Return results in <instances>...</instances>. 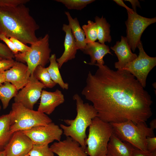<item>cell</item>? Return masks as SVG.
Listing matches in <instances>:
<instances>
[{
	"instance_id": "cell-35",
	"label": "cell",
	"mask_w": 156,
	"mask_h": 156,
	"mask_svg": "<svg viewBox=\"0 0 156 156\" xmlns=\"http://www.w3.org/2000/svg\"><path fill=\"white\" fill-rule=\"evenodd\" d=\"M131 156H156V151L150 152L148 150L142 151L135 148Z\"/></svg>"
},
{
	"instance_id": "cell-17",
	"label": "cell",
	"mask_w": 156,
	"mask_h": 156,
	"mask_svg": "<svg viewBox=\"0 0 156 156\" xmlns=\"http://www.w3.org/2000/svg\"><path fill=\"white\" fill-rule=\"evenodd\" d=\"M62 30L65 33L64 42V49L61 56L56 59L60 69L61 68L64 63L75 58L78 50L69 25L64 24Z\"/></svg>"
},
{
	"instance_id": "cell-12",
	"label": "cell",
	"mask_w": 156,
	"mask_h": 156,
	"mask_svg": "<svg viewBox=\"0 0 156 156\" xmlns=\"http://www.w3.org/2000/svg\"><path fill=\"white\" fill-rule=\"evenodd\" d=\"M33 145L22 131H17L13 133L3 151L5 156H24L28 155Z\"/></svg>"
},
{
	"instance_id": "cell-22",
	"label": "cell",
	"mask_w": 156,
	"mask_h": 156,
	"mask_svg": "<svg viewBox=\"0 0 156 156\" xmlns=\"http://www.w3.org/2000/svg\"><path fill=\"white\" fill-rule=\"evenodd\" d=\"M49 62L50 64L47 68L52 80L56 84L59 85L62 89L68 90L69 85L67 83L64 82L62 79L55 54L51 55Z\"/></svg>"
},
{
	"instance_id": "cell-44",
	"label": "cell",
	"mask_w": 156,
	"mask_h": 156,
	"mask_svg": "<svg viewBox=\"0 0 156 156\" xmlns=\"http://www.w3.org/2000/svg\"></svg>"
},
{
	"instance_id": "cell-24",
	"label": "cell",
	"mask_w": 156,
	"mask_h": 156,
	"mask_svg": "<svg viewBox=\"0 0 156 156\" xmlns=\"http://www.w3.org/2000/svg\"><path fill=\"white\" fill-rule=\"evenodd\" d=\"M18 91L16 87L9 82L5 81L0 84V101L3 109L8 107L10 100L16 96Z\"/></svg>"
},
{
	"instance_id": "cell-32",
	"label": "cell",
	"mask_w": 156,
	"mask_h": 156,
	"mask_svg": "<svg viewBox=\"0 0 156 156\" xmlns=\"http://www.w3.org/2000/svg\"><path fill=\"white\" fill-rule=\"evenodd\" d=\"M16 61L13 59L0 60V73L10 68L15 64Z\"/></svg>"
},
{
	"instance_id": "cell-18",
	"label": "cell",
	"mask_w": 156,
	"mask_h": 156,
	"mask_svg": "<svg viewBox=\"0 0 156 156\" xmlns=\"http://www.w3.org/2000/svg\"><path fill=\"white\" fill-rule=\"evenodd\" d=\"M135 148L123 141L114 133L111 135L107 149V156H131Z\"/></svg>"
},
{
	"instance_id": "cell-36",
	"label": "cell",
	"mask_w": 156,
	"mask_h": 156,
	"mask_svg": "<svg viewBox=\"0 0 156 156\" xmlns=\"http://www.w3.org/2000/svg\"><path fill=\"white\" fill-rule=\"evenodd\" d=\"M113 1L116 2L118 5L125 8L127 11L130 13H133L134 12L133 10L128 7L122 0H114Z\"/></svg>"
},
{
	"instance_id": "cell-31",
	"label": "cell",
	"mask_w": 156,
	"mask_h": 156,
	"mask_svg": "<svg viewBox=\"0 0 156 156\" xmlns=\"http://www.w3.org/2000/svg\"><path fill=\"white\" fill-rule=\"evenodd\" d=\"M9 39L13 43L18 52H23L29 51L31 48L26 44L14 38H10Z\"/></svg>"
},
{
	"instance_id": "cell-21",
	"label": "cell",
	"mask_w": 156,
	"mask_h": 156,
	"mask_svg": "<svg viewBox=\"0 0 156 156\" xmlns=\"http://www.w3.org/2000/svg\"><path fill=\"white\" fill-rule=\"evenodd\" d=\"M10 127V113L0 116V151H3L12 135Z\"/></svg>"
},
{
	"instance_id": "cell-5",
	"label": "cell",
	"mask_w": 156,
	"mask_h": 156,
	"mask_svg": "<svg viewBox=\"0 0 156 156\" xmlns=\"http://www.w3.org/2000/svg\"><path fill=\"white\" fill-rule=\"evenodd\" d=\"M114 133L122 141L135 148L147 150L146 140L148 137L155 136L154 130L148 127L146 122L137 124L128 120L118 123H111Z\"/></svg>"
},
{
	"instance_id": "cell-7",
	"label": "cell",
	"mask_w": 156,
	"mask_h": 156,
	"mask_svg": "<svg viewBox=\"0 0 156 156\" xmlns=\"http://www.w3.org/2000/svg\"><path fill=\"white\" fill-rule=\"evenodd\" d=\"M49 34H47L31 44L29 51L19 52L14 55L16 61L27 63L31 75L37 66L40 65L45 67L49 62L51 51L49 47Z\"/></svg>"
},
{
	"instance_id": "cell-8",
	"label": "cell",
	"mask_w": 156,
	"mask_h": 156,
	"mask_svg": "<svg viewBox=\"0 0 156 156\" xmlns=\"http://www.w3.org/2000/svg\"><path fill=\"white\" fill-rule=\"evenodd\" d=\"M137 48L139 51L138 56L127 64L122 70H126L131 73L144 88L148 75L156 65V57H150L146 53L141 41Z\"/></svg>"
},
{
	"instance_id": "cell-34",
	"label": "cell",
	"mask_w": 156,
	"mask_h": 156,
	"mask_svg": "<svg viewBox=\"0 0 156 156\" xmlns=\"http://www.w3.org/2000/svg\"><path fill=\"white\" fill-rule=\"evenodd\" d=\"M147 150L150 152L156 151V137H148L146 140Z\"/></svg>"
},
{
	"instance_id": "cell-6",
	"label": "cell",
	"mask_w": 156,
	"mask_h": 156,
	"mask_svg": "<svg viewBox=\"0 0 156 156\" xmlns=\"http://www.w3.org/2000/svg\"><path fill=\"white\" fill-rule=\"evenodd\" d=\"M10 113L11 133L29 130L34 127L45 125L52 122L48 116L38 111L27 108L20 103L12 104Z\"/></svg>"
},
{
	"instance_id": "cell-26",
	"label": "cell",
	"mask_w": 156,
	"mask_h": 156,
	"mask_svg": "<svg viewBox=\"0 0 156 156\" xmlns=\"http://www.w3.org/2000/svg\"><path fill=\"white\" fill-rule=\"evenodd\" d=\"M87 24L84 25L82 28L85 33L86 44L94 42L97 39V31L96 23L89 20Z\"/></svg>"
},
{
	"instance_id": "cell-42",
	"label": "cell",
	"mask_w": 156,
	"mask_h": 156,
	"mask_svg": "<svg viewBox=\"0 0 156 156\" xmlns=\"http://www.w3.org/2000/svg\"><path fill=\"white\" fill-rule=\"evenodd\" d=\"M29 156V155H27L25 156Z\"/></svg>"
},
{
	"instance_id": "cell-40",
	"label": "cell",
	"mask_w": 156,
	"mask_h": 156,
	"mask_svg": "<svg viewBox=\"0 0 156 156\" xmlns=\"http://www.w3.org/2000/svg\"><path fill=\"white\" fill-rule=\"evenodd\" d=\"M0 156H5V153L4 151H0Z\"/></svg>"
},
{
	"instance_id": "cell-13",
	"label": "cell",
	"mask_w": 156,
	"mask_h": 156,
	"mask_svg": "<svg viewBox=\"0 0 156 156\" xmlns=\"http://www.w3.org/2000/svg\"><path fill=\"white\" fill-rule=\"evenodd\" d=\"M4 73L5 81L10 82L18 90L27 83L31 75L27 65L16 61L11 68L4 71Z\"/></svg>"
},
{
	"instance_id": "cell-2",
	"label": "cell",
	"mask_w": 156,
	"mask_h": 156,
	"mask_svg": "<svg viewBox=\"0 0 156 156\" xmlns=\"http://www.w3.org/2000/svg\"><path fill=\"white\" fill-rule=\"evenodd\" d=\"M39 26L25 4L8 7L0 6V34L31 45L38 40L36 31Z\"/></svg>"
},
{
	"instance_id": "cell-15",
	"label": "cell",
	"mask_w": 156,
	"mask_h": 156,
	"mask_svg": "<svg viewBox=\"0 0 156 156\" xmlns=\"http://www.w3.org/2000/svg\"><path fill=\"white\" fill-rule=\"evenodd\" d=\"M40 98L37 111L47 115L51 114L57 107L65 101L64 95L58 89L53 92L43 90Z\"/></svg>"
},
{
	"instance_id": "cell-20",
	"label": "cell",
	"mask_w": 156,
	"mask_h": 156,
	"mask_svg": "<svg viewBox=\"0 0 156 156\" xmlns=\"http://www.w3.org/2000/svg\"><path fill=\"white\" fill-rule=\"evenodd\" d=\"M72 34L74 36L77 49L83 51L87 44L85 41V33L80 26L77 18H73L68 12H65Z\"/></svg>"
},
{
	"instance_id": "cell-29",
	"label": "cell",
	"mask_w": 156,
	"mask_h": 156,
	"mask_svg": "<svg viewBox=\"0 0 156 156\" xmlns=\"http://www.w3.org/2000/svg\"><path fill=\"white\" fill-rule=\"evenodd\" d=\"M29 0H0V6L12 7L25 4Z\"/></svg>"
},
{
	"instance_id": "cell-1",
	"label": "cell",
	"mask_w": 156,
	"mask_h": 156,
	"mask_svg": "<svg viewBox=\"0 0 156 156\" xmlns=\"http://www.w3.org/2000/svg\"><path fill=\"white\" fill-rule=\"evenodd\" d=\"M94 65L98 68L94 74L89 71L81 94L92 103L97 117L110 123L146 122L152 115L153 101L136 78L125 70Z\"/></svg>"
},
{
	"instance_id": "cell-9",
	"label": "cell",
	"mask_w": 156,
	"mask_h": 156,
	"mask_svg": "<svg viewBox=\"0 0 156 156\" xmlns=\"http://www.w3.org/2000/svg\"><path fill=\"white\" fill-rule=\"evenodd\" d=\"M127 12L128 18L125 22L127 27L126 37L131 50L134 52L141 42L143 33L148 26L156 22V18L145 17L135 12Z\"/></svg>"
},
{
	"instance_id": "cell-27",
	"label": "cell",
	"mask_w": 156,
	"mask_h": 156,
	"mask_svg": "<svg viewBox=\"0 0 156 156\" xmlns=\"http://www.w3.org/2000/svg\"><path fill=\"white\" fill-rule=\"evenodd\" d=\"M61 3L69 9L81 10L88 4L95 1L94 0H56Z\"/></svg>"
},
{
	"instance_id": "cell-11",
	"label": "cell",
	"mask_w": 156,
	"mask_h": 156,
	"mask_svg": "<svg viewBox=\"0 0 156 156\" xmlns=\"http://www.w3.org/2000/svg\"><path fill=\"white\" fill-rule=\"evenodd\" d=\"M45 88L41 82L31 75L27 83L14 97V102L33 109L35 104L40 97L42 89Z\"/></svg>"
},
{
	"instance_id": "cell-28",
	"label": "cell",
	"mask_w": 156,
	"mask_h": 156,
	"mask_svg": "<svg viewBox=\"0 0 156 156\" xmlns=\"http://www.w3.org/2000/svg\"><path fill=\"white\" fill-rule=\"evenodd\" d=\"M29 156H54L49 145H34L28 153Z\"/></svg>"
},
{
	"instance_id": "cell-25",
	"label": "cell",
	"mask_w": 156,
	"mask_h": 156,
	"mask_svg": "<svg viewBox=\"0 0 156 156\" xmlns=\"http://www.w3.org/2000/svg\"><path fill=\"white\" fill-rule=\"evenodd\" d=\"M33 75L45 88H52L56 84L52 80L47 68L39 65L34 70Z\"/></svg>"
},
{
	"instance_id": "cell-10",
	"label": "cell",
	"mask_w": 156,
	"mask_h": 156,
	"mask_svg": "<svg viewBox=\"0 0 156 156\" xmlns=\"http://www.w3.org/2000/svg\"><path fill=\"white\" fill-rule=\"evenodd\" d=\"M22 131L30 139L34 145H49L55 140L59 141L63 134L60 127L52 122Z\"/></svg>"
},
{
	"instance_id": "cell-4",
	"label": "cell",
	"mask_w": 156,
	"mask_h": 156,
	"mask_svg": "<svg viewBox=\"0 0 156 156\" xmlns=\"http://www.w3.org/2000/svg\"><path fill=\"white\" fill-rule=\"evenodd\" d=\"M114 133L111 124L98 117L94 118L89 127L86 141L85 151L89 156H106L107 145Z\"/></svg>"
},
{
	"instance_id": "cell-41",
	"label": "cell",
	"mask_w": 156,
	"mask_h": 156,
	"mask_svg": "<svg viewBox=\"0 0 156 156\" xmlns=\"http://www.w3.org/2000/svg\"><path fill=\"white\" fill-rule=\"evenodd\" d=\"M1 107L0 104V111L1 110Z\"/></svg>"
},
{
	"instance_id": "cell-19",
	"label": "cell",
	"mask_w": 156,
	"mask_h": 156,
	"mask_svg": "<svg viewBox=\"0 0 156 156\" xmlns=\"http://www.w3.org/2000/svg\"><path fill=\"white\" fill-rule=\"evenodd\" d=\"M83 51L84 53L89 55L91 62L89 64L92 65L96 62L97 64L104 65L103 57L105 56L107 54L112 55L108 45L99 42L87 44Z\"/></svg>"
},
{
	"instance_id": "cell-37",
	"label": "cell",
	"mask_w": 156,
	"mask_h": 156,
	"mask_svg": "<svg viewBox=\"0 0 156 156\" xmlns=\"http://www.w3.org/2000/svg\"><path fill=\"white\" fill-rule=\"evenodd\" d=\"M125 1H128L130 3L134 12H136L137 7L141 8L139 1L138 0H125Z\"/></svg>"
},
{
	"instance_id": "cell-16",
	"label": "cell",
	"mask_w": 156,
	"mask_h": 156,
	"mask_svg": "<svg viewBox=\"0 0 156 156\" xmlns=\"http://www.w3.org/2000/svg\"><path fill=\"white\" fill-rule=\"evenodd\" d=\"M111 49L114 52L118 58L115 62V67L118 70H122L128 63L135 59L138 55L132 52L126 38L122 36L120 41L116 42Z\"/></svg>"
},
{
	"instance_id": "cell-23",
	"label": "cell",
	"mask_w": 156,
	"mask_h": 156,
	"mask_svg": "<svg viewBox=\"0 0 156 156\" xmlns=\"http://www.w3.org/2000/svg\"><path fill=\"white\" fill-rule=\"evenodd\" d=\"M97 31V39L98 42L105 44L106 42H110L112 38L110 35V24L103 16L101 18L96 16L95 18Z\"/></svg>"
},
{
	"instance_id": "cell-33",
	"label": "cell",
	"mask_w": 156,
	"mask_h": 156,
	"mask_svg": "<svg viewBox=\"0 0 156 156\" xmlns=\"http://www.w3.org/2000/svg\"><path fill=\"white\" fill-rule=\"evenodd\" d=\"M0 40H2L5 43L6 46L14 55L19 53L13 43L10 40L9 38L6 37L4 35L0 34Z\"/></svg>"
},
{
	"instance_id": "cell-3",
	"label": "cell",
	"mask_w": 156,
	"mask_h": 156,
	"mask_svg": "<svg viewBox=\"0 0 156 156\" xmlns=\"http://www.w3.org/2000/svg\"><path fill=\"white\" fill-rule=\"evenodd\" d=\"M73 99L76 102L77 116L74 119L64 120L67 125L61 124L60 127L64 135L77 142L85 151L86 130L91 124L92 120L98 116L97 113L92 105L84 103L78 94H75Z\"/></svg>"
},
{
	"instance_id": "cell-30",
	"label": "cell",
	"mask_w": 156,
	"mask_h": 156,
	"mask_svg": "<svg viewBox=\"0 0 156 156\" xmlns=\"http://www.w3.org/2000/svg\"><path fill=\"white\" fill-rule=\"evenodd\" d=\"M0 58L2 59H13L14 55L6 45L0 42Z\"/></svg>"
},
{
	"instance_id": "cell-38",
	"label": "cell",
	"mask_w": 156,
	"mask_h": 156,
	"mask_svg": "<svg viewBox=\"0 0 156 156\" xmlns=\"http://www.w3.org/2000/svg\"><path fill=\"white\" fill-rule=\"evenodd\" d=\"M150 127L151 129L154 130L156 128V119H154L152 120L149 123Z\"/></svg>"
},
{
	"instance_id": "cell-43",
	"label": "cell",
	"mask_w": 156,
	"mask_h": 156,
	"mask_svg": "<svg viewBox=\"0 0 156 156\" xmlns=\"http://www.w3.org/2000/svg\"><path fill=\"white\" fill-rule=\"evenodd\" d=\"M1 59H2V58H0V60Z\"/></svg>"
},
{
	"instance_id": "cell-14",
	"label": "cell",
	"mask_w": 156,
	"mask_h": 156,
	"mask_svg": "<svg viewBox=\"0 0 156 156\" xmlns=\"http://www.w3.org/2000/svg\"><path fill=\"white\" fill-rule=\"evenodd\" d=\"M50 147L58 156H89L79 144L70 137L54 142Z\"/></svg>"
},
{
	"instance_id": "cell-39",
	"label": "cell",
	"mask_w": 156,
	"mask_h": 156,
	"mask_svg": "<svg viewBox=\"0 0 156 156\" xmlns=\"http://www.w3.org/2000/svg\"><path fill=\"white\" fill-rule=\"evenodd\" d=\"M5 82L4 72L0 73V84Z\"/></svg>"
}]
</instances>
